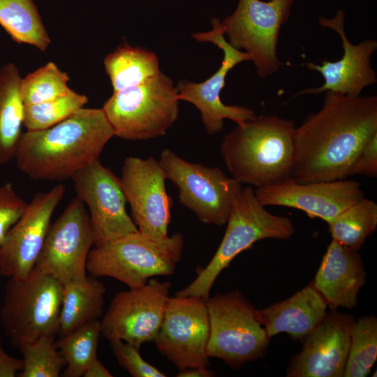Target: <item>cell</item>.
<instances>
[{
    "instance_id": "1",
    "label": "cell",
    "mask_w": 377,
    "mask_h": 377,
    "mask_svg": "<svg viewBox=\"0 0 377 377\" xmlns=\"http://www.w3.org/2000/svg\"><path fill=\"white\" fill-rule=\"evenodd\" d=\"M324 102L295 128L290 178L300 183L348 177L364 143L377 132V96L324 92Z\"/></svg>"
},
{
    "instance_id": "2",
    "label": "cell",
    "mask_w": 377,
    "mask_h": 377,
    "mask_svg": "<svg viewBox=\"0 0 377 377\" xmlns=\"http://www.w3.org/2000/svg\"><path fill=\"white\" fill-rule=\"evenodd\" d=\"M113 136L102 108H82L50 128L23 133L15 159L33 180L61 182L98 160Z\"/></svg>"
},
{
    "instance_id": "3",
    "label": "cell",
    "mask_w": 377,
    "mask_h": 377,
    "mask_svg": "<svg viewBox=\"0 0 377 377\" xmlns=\"http://www.w3.org/2000/svg\"><path fill=\"white\" fill-rule=\"evenodd\" d=\"M295 128L292 120L273 114L256 115L237 125L224 135L220 147L230 176L256 188L289 179Z\"/></svg>"
},
{
    "instance_id": "4",
    "label": "cell",
    "mask_w": 377,
    "mask_h": 377,
    "mask_svg": "<svg viewBox=\"0 0 377 377\" xmlns=\"http://www.w3.org/2000/svg\"><path fill=\"white\" fill-rule=\"evenodd\" d=\"M222 241L208 265L197 277L175 296H195L207 300L219 274L242 251L265 239H288L295 233L292 220L268 212L257 198L251 186L237 195L227 221Z\"/></svg>"
},
{
    "instance_id": "5",
    "label": "cell",
    "mask_w": 377,
    "mask_h": 377,
    "mask_svg": "<svg viewBox=\"0 0 377 377\" xmlns=\"http://www.w3.org/2000/svg\"><path fill=\"white\" fill-rule=\"evenodd\" d=\"M183 249L179 232L154 239L138 230L94 246L87 258V272L97 278H113L129 288L141 287L154 276L172 274Z\"/></svg>"
},
{
    "instance_id": "6",
    "label": "cell",
    "mask_w": 377,
    "mask_h": 377,
    "mask_svg": "<svg viewBox=\"0 0 377 377\" xmlns=\"http://www.w3.org/2000/svg\"><path fill=\"white\" fill-rule=\"evenodd\" d=\"M62 292L60 281L34 267L26 276L8 278L0 321L14 347L57 334Z\"/></svg>"
},
{
    "instance_id": "7",
    "label": "cell",
    "mask_w": 377,
    "mask_h": 377,
    "mask_svg": "<svg viewBox=\"0 0 377 377\" xmlns=\"http://www.w3.org/2000/svg\"><path fill=\"white\" fill-rule=\"evenodd\" d=\"M179 101L172 80L160 73L141 84L113 92L102 110L114 135L145 140L165 135L173 126Z\"/></svg>"
},
{
    "instance_id": "8",
    "label": "cell",
    "mask_w": 377,
    "mask_h": 377,
    "mask_svg": "<svg viewBox=\"0 0 377 377\" xmlns=\"http://www.w3.org/2000/svg\"><path fill=\"white\" fill-rule=\"evenodd\" d=\"M206 304L209 320V357L238 367L263 355L269 339L257 309L240 292L209 297Z\"/></svg>"
},
{
    "instance_id": "9",
    "label": "cell",
    "mask_w": 377,
    "mask_h": 377,
    "mask_svg": "<svg viewBox=\"0 0 377 377\" xmlns=\"http://www.w3.org/2000/svg\"><path fill=\"white\" fill-rule=\"evenodd\" d=\"M294 1L239 0L235 11L220 21L229 43L250 56L261 78L276 73L282 64L277 56V43Z\"/></svg>"
},
{
    "instance_id": "10",
    "label": "cell",
    "mask_w": 377,
    "mask_h": 377,
    "mask_svg": "<svg viewBox=\"0 0 377 377\" xmlns=\"http://www.w3.org/2000/svg\"><path fill=\"white\" fill-rule=\"evenodd\" d=\"M158 161L166 179L176 186L179 202L201 222L227 223L241 184L219 167L189 162L169 149L161 152Z\"/></svg>"
},
{
    "instance_id": "11",
    "label": "cell",
    "mask_w": 377,
    "mask_h": 377,
    "mask_svg": "<svg viewBox=\"0 0 377 377\" xmlns=\"http://www.w3.org/2000/svg\"><path fill=\"white\" fill-rule=\"evenodd\" d=\"M94 246L91 220L77 197L50 223L34 268L50 274L63 285L84 280L87 261Z\"/></svg>"
},
{
    "instance_id": "12",
    "label": "cell",
    "mask_w": 377,
    "mask_h": 377,
    "mask_svg": "<svg viewBox=\"0 0 377 377\" xmlns=\"http://www.w3.org/2000/svg\"><path fill=\"white\" fill-rule=\"evenodd\" d=\"M170 288V282L151 278L141 287L118 293L101 320V334L109 341L122 340L138 348L153 341L163 320Z\"/></svg>"
},
{
    "instance_id": "13",
    "label": "cell",
    "mask_w": 377,
    "mask_h": 377,
    "mask_svg": "<svg viewBox=\"0 0 377 377\" xmlns=\"http://www.w3.org/2000/svg\"><path fill=\"white\" fill-rule=\"evenodd\" d=\"M212 24V30L195 33L193 37L198 42L212 43L223 51L221 66L202 82L181 80L176 88L179 101L194 105L200 112L205 131L214 135L223 129L226 119L235 121L237 125H242L255 117L256 114L247 107L226 105L221 100L220 94L225 86L228 72L239 63L251 60V57L245 52L234 47L225 38L219 19H213Z\"/></svg>"
},
{
    "instance_id": "14",
    "label": "cell",
    "mask_w": 377,
    "mask_h": 377,
    "mask_svg": "<svg viewBox=\"0 0 377 377\" xmlns=\"http://www.w3.org/2000/svg\"><path fill=\"white\" fill-rule=\"evenodd\" d=\"M209 320L206 300L195 296L170 297L154 342L179 370L207 367Z\"/></svg>"
},
{
    "instance_id": "15",
    "label": "cell",
    "mask_w": 377,
    "mask_h": 377,
    "mask_svg": "<svg viewBox=\"0 0 377 377\" xmlns=\"http://www.w3.org/2000/svg\"><path fill=\"white\" fill-rule=\"evenodd\" d=\"M71 179L76 197L89 209L94 246L138 230L126 212L120 178L99 159L77 171Z\"/></svg>"
},
{
    "instance_id": "16",
    "label": "cell",
    "mask_w": 377,
    "mask_h": 377,
    "mask_svg": "<svg viewBox=\"0 0 377 377\" xmlns=\"http://www.w3.org/2000/svg\"><path fill=\"white\" fill-rule=\"evenodd\" d=\"M165 179L159 161L151 156H129L124 162L120 181L132 219L140 232L154 239L168 236L172 199Z\"/></svg>"
},
{
    "instance_id": "17",
    "label": "cell",
    "mask_w": 377,
    "mask_h": 377,
    "mask_svg": "<svg viewBox=\"0 0 377 377\" xmlns=\"http://www.w3.org/2000/svg\"><path fill=\"white\" fill-rule=\"evenodd\" d=\"M66 192L58 184L49 191L37 193L0 247V274L24 277L33 269L42 250L52 216Z\"/></svg>"
},
{
    "instance_id": "18",
    "label": "cell",
    "mask_w": 377,
    "mask_h": 377,
    "mask_svg": "<svg viewBox=\"0 0 377 377\" xmlns=\"http://www.w3.org/2000/svg\"><path fill=\"white\" fill-rule=\"evenodd\" d=\"M344 19L345 13L342 10H339L332 18H319L320 26L332 29L339 36L343 56L335 61L325 59L320 65L312 62L305 64L309 70L322 75L324 83L318 87L304 89L295 96L325 91L357 96L365 87L376 83L377 75L371 66V57L377 50V41L366 39L356 45L351 43L345 32Z\"/></svg>"
},
{
    "instance_id": "19",
    "label": "cell",
    "mask_w": 377,
    "mask_h": 377,
    "mask_svg": "<svg viewBox=\"0 0 377 377\" xmlns=\"http://www.w3.org/2000/svg\"><path fill=\"white\" fill-rule=\"evenodd\" d=\"M255 193L265 206H283L303 211L310 218L328 222L364 198L360 182L350 179L300 183L291 178L257 188Z\"/></svg>"
},
{
    "instance_id": "20",
    "label": "cell",
    "mask_w": 377,
    "mask_h": 377,
    "mask_svg": "<svg viewBox=\"0 0 377 377\" xmlns=\"http://www.w3.org/2000/svg\"><path fill=\"white\" fill-rule=\"evenodd\" d=\"M354 322L350 316L337 312L325 315L293 359L287 376H343Z\"/></svg>"
},
{
    "instance_id": "21",
    "label": "cell",
    "mask_w": 377,
    "mask_h": 377,
    "mask_svg": "<svg viewBox=\"0 0 377 377\" xmlns=\"http://www.w3.org/2000/svg\"><path fill=\"white\" fill-rule=\"evenodd\" d=\"M366 273L357 251L333 239L327 246L313 285L332 309L355 307Z\"/></svg>"
},
{
    "instance_id": "22",
    "label": "cell",
    "mask_w": 377,
    "mask_h": 377,
    "mask_svg": "<svg viewBox=\"0 0 377 377\" xmlns=\"http://www.w3.org/2000/svg\"><path fill=\"white\" fill-rule=\"evenodd\" d=\"M327 306L321 293L309 284L284 301L257 310V313L269 339L281 332L301 339L321 322Z\"/></svg>"
},
{
    "instance_id": "23",
    "label": "cell",
    "mask_w": 377,
    "mask_h": 377,
    "mask_svg": "<svg viewBox=\"0 0 377 377\" xmlns=\"http://www.w3.org/2000/svg\"><path fill=\"white\" fill-rule=\"evenodd\" d=\"M105 292V284L91 275L63 285L57 334L61 337L98 320L103 312Z\"/></svg>"
},
{
    "instance_id": "24",
    "label": "cell",
    "mask_w": 377,
    "mask_h": 377,
    "mask_svg": "<svg viewBox=\"0 0 377 377\" xmlns=\"http://www.w3.org/2000/svg\"><path fill=\"white\" fill-rule=\"evenodd\" d=\"M21 77L13 63L0 68V165L15 158L22 135L24 104L21 94Z\"/></svg>"
},
{
    "instance_id": "25",
    "label": "cell",
    "mask_w": 377,
    "mask_h": 377,
    "mask_svg": "<svg viewBox=\"0 0 377 377\" xmlns=\"http://www.w3.org/2000/svg\"><path fill=\"white\" fill-rule=\"evenodd\" d=\"M113 92L141 84L161 73L157 56L139 47L124 45L104 59Z\"/></svg>"
},
{
    "instance_id": "26",
    "label": "cell",
    "mask_w": 377,
    "mask_h": 377,
    "mask_svg": "<svg viewBox=\"0 0 377 377\" xmlns=\"http://www.w3.org/2000/svg\"><path fill=\"white\" fill-rule=\"evenodd\" d=\"M0 25L18 43L45 51L51 43L33 0H0Z\"/></svg>"
},
{
    "instance_id": "27",
    "label": "cell",
    "mask_w": 377,
    "mask_h": 377,
    "mask_svg": "<svg viewBox=\"0 0 377 377\" xmlns=\"http://www.w3.org/2000/svg\"><path fill=\"white\" fill-rule=\"evenodd\" d=\"M333 239L358 251L377 226V204L365 198L327 222Z\"/></svg>"
},
{
    "instance_id": "28",
    "label": "cell",
    "mask_w": 377,
    "mask_h": 377,
    "mask_svg": "<svg viewBox=\"0 0 377 377\" xmlns=\"http://www.w3.org/2000/svg\"><path fill=\"white\" fill-rule=\"evenodd\" d=\"M101 321L95 320L60 337L56 347L66 366L63 376L80 377L96 355Z\"/></svg>"
},
{
    "instance_id": "29",
    "label": "cell",
    "mask_w": 377,
    "mask_h": 377,
    "mask_svg": "<svg viewBox=\"0 0 377 377\" xmlns=\"http://www.w3.org/2000/svg\"><path fill=\"white\" fill-rule=\"evenodd\" d=\"M377 357V319L366 316L354 322L343 376L365 377Z\"/></svg>"
},
{
    "instance_id": "30",
    "label": "cell",
    "mask_w": 377,
    "mask_h": 377,
    "mask_svg": "<svg viewBox=\"0 0 377 377\" xmlns=\"http://www.w3.org/2000/svg\"><path fill=\"white\" fill-rule=\"evenodd\" d=\"M88 98L71 90L65 95L40 103L24 105L23 126L27 131L50 128L84 108Z\"/></svg>"
},
{
    "instance_id": "31",
    "label": "cell",
    "mask_w": 377,
    "mask_h": 377,
    "mask_svg": "<svg viewBox=\"0 0 377 377\" xmlns=\"http://www.w3.org/2000/svg\"><path fill=\"white\" fill-rule=\"evenodd\" d=\"M69 77L56 64L50 61L22 78L21 94L24 105L50 101L62 96L71 89Z\"/></svg>"
},
{
    "instance_id": "32",
    "label": "cell",
    "mask_w": 377,
    "mask_h": 377,
    "mask_svg": "<svg viewBox=\"0 0 377 377\" xmlns=\"http://www.w3.org/2000/svg\"><path fill=\"white\" fill-rule=\"evenodd\" d=\"M55 334L43 336L19 348L23 356L20 377H58L65 365L56 347Z\"/></svg>"
},
{
    "instance_id": "33",
    "label": "cell",
    "mask_w": 377,
    "mask_h": 377,
    "mask_svg": "<svg viewBox=\"0 0 377 377\" xmlns=\"http://www.w3.org/2000/svg\"><path fill=\"white\" fill-rule=\"evenodd\" d=\"M113 354L119 365L133 377H165L166 375L146 362L139 348L119 339L110 341Z\"/></svg>"
},
{
    "instance_id": "34",
    "label": "cell",
    "mask_w": 377,
    "mask_h": 377,
    "mask_svg": "<svg viewBox=\"0 0 377 377\" xmlns=\"http://www.w3.org/2000/svg\"><path fill=\"white\" fill-rule=\"evenodd\" d=\"M28 205L17 195L11 184L0 186V247L8 231L23 215Z\"/></svg>"
},
{
    "instance_id": "35",
    "label": "cell",
    "mask_w": 377,
    "mask_h": 377,
    "mask_svg": "<svg viewBox=\"0 0 377 377\" xmlns=\"http://www.w3.org/2000/svg\"><path fill=\"white\" fill-rule=\"evenodd\" d=\"M377 176V132L362 146L348 171V176Z\"/></svg>"
},
{
    "instance_id": "36",
    "label": "cell",
    "mask_w": 377,
    "mask_h": 377,
    "mask_svg": "<svg viewBox=\"0 0 377 377\" xmlns=\"http://www.w3.org/2000/svg\"><path fill=\"white\" fill-rule=\"evenodd\" d=\"M22 368V359L8 355L0 341V377H15Z\"/></svg>"
},
{
    "instance_id": "37",
    "label": "cell",
    "mask_w": 377,
    "mask_h": 377,
    "mask_svg": "<svg viewBox=\"0 0 377 377\" xmlns=\"http://www.w3.org/2000/svg\"><path fill=\"white\" fill-rule=\"evenodd\" d=\"M84 377H112V375L107 370L97 356L94 357L88 364L83 376Z\"/></svg>"
},
{
    "instance_id": "38",
    "label": "cell",
    "mask_w": 377,
    "mask_h": 377,
    "mask_svg": "<svg viewBox=\"0 0 377 377\" xmlns=\"http://www.w3.org/2000/svg\"><path fill=\"white\" fill-rule=\"evenodd\" d=\"M214 373L207 369V367H191L179 370L177 375L178 377H211L214 376Z\"/></svg>"
},
{
    "instance_id": "39",
    "label": "cell",
    "mask_w": 377,
    "mask_h": 377,
    "mask_svg": "<svg viewBox=\"0 0 377 377\" xmlns=\"http://www.w3.org/2000/svg\"><path fill=\"white\" fill-rule=\"evenodd\" d=\"M1 334H0V341H1Z\"/></svg>"
}]
</instances>
